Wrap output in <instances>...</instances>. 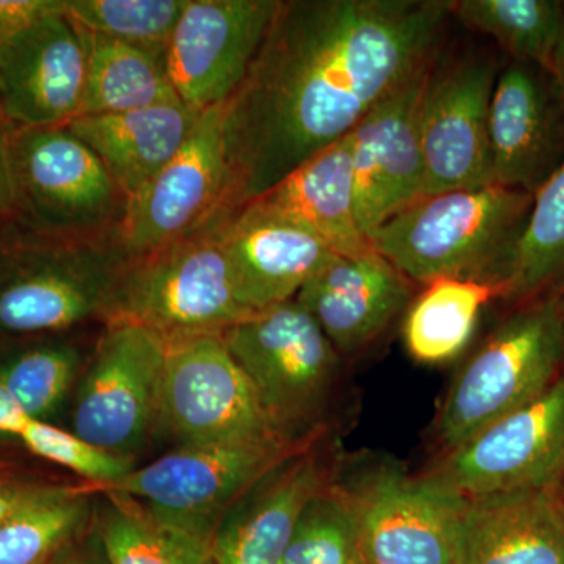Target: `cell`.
Instances as JSON below:
<instances>
[{"label":"cell","mask_w":564,"mask_h":564,"mask_svg":"<svg viewBox=\"0 0 564 564\" xmlns=\"http://www.w3.org/2000/svg\"><path fill=\"white\" fill-rule=\"evenodd\" d=\"M448 0H280L223 104L231 217L337 141L440 57Z\"/></svg>","instance_id":"1"},{"label":"cell","mask_w":564,"mask_h":564,"mask_svg":"<svg viewBox=\"0 0 564 564\" xmlns=\"http://www.w3.org/2000/svg\"><path fill=\"white\" fill-rule=\"evenodd\" d=\"M133 259L120 234L66 237L0 220V333L61 334L109 323Z\"/></svg>","instance_id":"2"},{"label":"cell","mask_w":564,"mask_h":564,"mask_svg":"<svg viewBox=\"0 0 564 564\" xmlns=\"http://www.w3.org/2000/svg\"><path fill=\"white\" fill-rule=\"evenodd\" d=\"M533 195L489 184L423 196L369 236L370 247L413 282L441 278L502 289Z\"/></svg>","instance_id":"3"},{"label":"cell","mask_w":564,"mask_h":564,"mask_svg":"<svg viewBox=\"0 0 564 564\" xmlns=\"http://www.w3.org/2000/svg\"><path fill=\"white\" fill-rule=\"evenodd\" d=\"M564 375V299L552 292L522 304L456 375L436 421L443 452L543 395Z\"/></svg>","instance_id":"4"},{"label":"cell","mask_w":564,"mask_h":564,"mask_svg":"<svg viewBox=\"0 0 564 564\" xmlns=\"http://www.w3.org/2000/svg\"><path fill=\"white\" fill-rule=\"evenodd\" d=\"M317 432L248 443L182 445L158 462L85 492L118 494L135 500L159 521L212 543L225 514L282 463L313 445Z\"/></svg>","instance_id":"5"},{"label":"cell","mask_w":564,"mask_h":564,"mask_svg":"<svg viewBox=\"0 0 564 564\" xmlns=\"http://www.w3.org/2000/svg\"><path fill=\"white\" fill-rule=\"evenodd\" d=\"M7 152L18 220L57 236L120 234L129 198L101 159L66 126L11 129Z\"/></svg>","instance_id":"6"},{"label":"cell","mask_w":564,"mask_h":564,"mask_svg":"<svg viewBox=\"0 0 564 564\" xmlns=\"http://www.w3.org/2000/svg\"><path fill=\"white\" fill-rule=\"evenodd\" d=\"M220 221L212 217L191 236L132 261L111 322L135 323L173 344L221 336L250 315L234 293Z\"/></svg>","instance_id":"7"},{"label":"cell","mask_w":564,"mask_h":564,"mask_svg":"<svg viewBox=\"0 0 564 564\" xmlns=\"http://www.w3.org/2000/svg\"><path fill=\"white\" fill-rule=\"evenodd\" d=\"M221 339L274 425L306 436L295 432L321 414L340 369V355L317 322L293 299L247 315Z\"/></svg>","instance_id":"8"},{"label":"cell","mask_w":564,"mask_h":564,"mask_svg":"<svg viewBox=\"0 0 564 564\" xmlns=\"http://www.w3.org/2000/svg\"><path fill=\"white\" fill-rule=\"evenodd\" d=\"M166 344L135 323H107L73 406V433L110 452L139 451L162 422Z\"/></svg>","instance_id":"9"},{"label":"cell","mask_w":564,"mask_h":564,"mask_svg":"<svg viewBox=\"0 0 564 564\" xmlns=\"http://www.w3.org/2000/svg\"><path fill=\"white\" fill-rule=\"evenodd\" d=\"M564 456V375L543 395L443 452L422 474L459 500L543 489Z\"/></svg>","instance_id":"10"},{"label":"cell","mask_w":564,"mask_h":564,"mask_svg":"<svg viewBox=\"0 0 564 564\" xmlns=\"http://www.w3.org/2000/svg\"><path fill=\"white\" fill-rule=\"evenodd\" d=\"M162 422L184 445L289 436L263 410L250 378L217 334L166 344Z\"/></svg>","instance_id":"11"},{"label":"cell","mask_w":564,"mask_h":564,"mask_svg":"<svg viewBox=\"0 0 564 564\" xmlns=\"http://www.w3.org/2000/svg\"><path fill=\"white\" fill-rule=\"evenodd\" d=\"M497 63L469 55L433 63L423 91V196L494 184L489 109Z\"/></svg>","instance_id":"12"},{"label":"cell","mask_w":564,"mask_h":564,"mask_svg":"<svg viewBox=\"0 0 564 564\" xmlns=\"http://www.w3.org/2000/svg\"><path fill=\"white\" fill-rule=\"evenodd\" d=\"M344 488L369 564H458L463 500L391 464Z\"/></svg>","instance_id":"13"},{"label":"cell","mask_w":564,"mask_h":564,"mask_svg":"<svg viewBox=\"0 0 564 564\" xmlns=\"http://www.w3.org/2000/svg\"><path fill=\"white\" fill-rule=\"evenodd\" d=\"M278 7L280 0H188L165 50L177 98L199 113L228 101Z\"/></svg>","instance_id":"14"},{"label":"cell","mask_w":564,"mask_h":564,"mask_svg":"<svg viewBox=\"0 0 564 564\" xmlns=\"http://www.w3.org/2000/svg\"><path fill=\"white\" fill-rule=\"evenodd\" d=\"M226 177L218 106L204 111L184 147L129 202L120 239L133 261L191 236L217 215Z\"/></svg>","instance_id":"15"},{"label":"cell","mask_w":564,"mask_h":564,"mask_svg":"<svg viewBox=\"0 0 564 564\" xmlns=\"http://www.w3.org/2000/svg\"><path fill=\"white\" fill-rule=\"evenodd\" d=\"M433 63L378 104L351 132L356 212L367 240L423 198L421 110Z\"/></svg>","instance_id":"16"},{"label":"cell","mask_w":564,"mask_h":564,"mask_svg":"<svg viewBox=\"0 0 564 564\" xmlns=\"http://www.w3.org/2000/svg\"><path fill=\"white\" fill-rule=\"evenodd\" d=\"M85 51L68 14H54L0 43V124L54 128L84 107Z\"/></svg>","instance_id":"17"},{"label":"cell","mask_w":564,"mask_h":564,"mask_svg":"<svg viewBox=\"0 0 564 564\" xmlns=\"http://www.w3.org/2000/svg\"><path fill=\"white\" fill-rule=\"evenodd\" d=\"M492 182L534 195L564 163V101L547 70L511 62L489 109Z\"/></svg>","instance_id":"18"},{"label":"cell","mask_w":564,"mask_h":564,"mask_svg":"<svg viewBox=\"0 0 564 564\" xmlns=\"http://www.w3.org/2000/svg\"><path fill=\"white\" fill-rule=\"evenodd\" d=\"M413 299V281L372 247L337 256L295 296L340 358L373 344Z\"/></svg>","instance_id":"19"},{"label":"cell","mask_w":564,"mask_h":564,"mask_svg":"<svg viewBox=\"0 0 564 564\" xmlns=\"http://www.w3.org/2000/svg\"><path fill=\"white\" fill-rule=\"evenodd\" d=\"M220 243L237 302L250 313L295 299L340 256L313 232L248 209L221 218Z\"/></svg>","instance_id":"20"},{"label":"cell","mask_w":564,"mask_h":564,"mask_svg":"<svg viewBox=\"0 0 564 564\" xmlns=\"http://www.w3.org/2000/svg\"><path fill=\"white\" fill-rule=\"evenodd\" d=\"M332 481L315 443L282 463L221 519L210 543L215 564H281L304 507Z\"/></svg>","instance_id":"21"},{"label":"cell","mask_w":564,"mask_h":564,"mask_svg":"<svg viewBox=\"0 0 564 564\" xmlns=\"http://www.w3.org/2000/svg\"><path fill=\"white\" fill-rule=\"evenodd\" d=\"M240 209L292 223L313 232L339 254L370 247L356 212L351 133Z\"/></svg>","instance_id":"22"},{"label":"cell","mask_w":564,"mask_h":564,"mask_svg":"<svg viewBox=\"0 0 564 564\" xmlns=\"http://www.w3.org/2000/svg\"><path fill=\"white\" fill-rule=\"evenodd\" d=\"M202 115L173 101L120 113L80 115L66 128L101 159L131 202L184 147Z\"/></svg>","instance_id":"23"},{"label":"cell","mask_w":564,"mask_h":564,"mask_svg":"<svg viewBox=\"0 0 564 564\" xmlns=\"http://www.w3.org/2000/svg\"><path fill=\"white\" fill-rule=\"evenodd\" d=\"M458 564H564V527L544 489L463 500Z\"/></svg>","instance_id":"24"},{"label":"cell","mask_w":564,"mask_h":564,"mask_svg":"<svg viewBox=\"0 0 564 564\" xmlns=\"http://www.w3.org/2000/svg\"><path fill=\"white\" fill-rule=\"evenodd\" d=\"M74 25L85 51L80 115L120 113L181 101L166 74L165 54Z\"/></svg>","instance_id":"25"},{"label":"cell","mask_w":564,"mask_h":564,"mask_svg":"<svg viewBox=\"0 0 564 564\" xmlns=\"http://www.w3.org/2000/svg\"><path fill=\"white\" fill-rule=\"evenodd\" d=\"M496 299H502L496 282L458 278L429 282L404 313V347L422 364L452 361L473 339L486 304Z\"/></svg>","instance_id":"26"},{"label":"cell","mask_w":564,"mask_h":564,"mask_svg":"<svg viewBox=\"0 0 564 564\" xmlns=\"http://www.w3.org/2000/svg\"><path fill=\"white\" fill-rule=\"evenodd\" d=\"M564 288V163L533 195L524 231L502 282V300L522 304Z\"/></svg>","instance_id":"27"},{"label":"cell","mask_w":564,"mask_h":564,"mask_svg":"<svg viewBox=\"0 0 564 564\" xmlns=\"http://www.w3.org/2000/svg\"><path fill=\"white\" fill-rule=\"evenodd\" d=\"M451 17L491 36L513 62L551 73L564 33L560 0H448Z\"/></svg>","instance_id":"28"},{"label":"cell","mask_w":564,"mask_h":564,"mask_svg":"<svg viewBox=\"0 0 564 564\" xmlns=\"http://www.w3.org/2000/svg\"><path fill=\"white\" fill-rule=\"evenodd\" d=\"M84 488H39L0 524V564H50L91 524Z\"/></svg>","instance_id":"29"},{"label":"cell","mask_w":564,"mask_h":564,"mask_svg":"<svg viewBox=\"0 0 564 564\" xmlns=\"http://www.w3.org/2000/svg\"><path fill=\"white\" fill-rule=\"evenodd\" d=\"M102 496L95 522L111 564H215L207 541L159 521L129 497Z\"/></svg>","instance_id":"30"},{"label":"cell","mask_w":564,"mask_h":564,"mask_svg":"<svg viewBox=\"0 0 564 564\" xmlns=\"http://www.w3.org/2000/svg\"><path fill=\"white\" fill-rule=\"evenodd\" d=\"M281 564H369L344 485L332 481L304 507Z\"/></svg>","instance_id":"31"},{"label":"cell","mask_w":564,"mask_h":564,"mask_svg":"<svg viewBox=\"0 0 564 564\" xmlns=\"http://www.w3.org/2000/svg\"><path fill=\"white\" fill-rule=\"evenodd\" d=\"M188 0H66L74 24L143 50L165 54Z\"/></svg>","instance_id":"32"},{"label":"cell","mask_w":564,"mask_h":564,"mask_svg":"<svg viewBox=\"0 0 564 564\" xmlns=\"http://www.w3.org/2000/svg\"><path fill=\"white\" fill-rule=\"evenodd\" d=\"M82 364L73 344L47 343L11 359L0 378L33 421L51 414L68 395Z\"/></svg>","instance_id":"33"},{"label":"cell","mask_w":564,"mask_h":564,"mask_svg":"<svg viewBox=\"0 0 564 564\" xmlns=\"http://www.w3.org/2000/svg\"><path fill=\"white\" fill-rule=\"evenodd\" d=\"M20 437L32 454L61 464L87 478L93 486L111 484L135 469L132 458L110 454L82 440L77 434L50 423L32 419Z\"/></svg>","instance_id":"34"},{"label":"cell","mask_w":564,"mask_h":564,"mask_svg":"<svg viewBox=\"0 0 564 564\" xmlns=\"http://www.w3.org/2000/svg\"><path fill=\"white\" fill-rule=\"evenodd\" d=\"M66 13V0H0V43L36 22Z\"/></svg>","instance_id":"35"},{"label":"cell","mask_w":564,"mask_h":564,"mask_svg":"<svg viewBox=\"0 0 564 564\" xmlns=\"http://www.w3.org/2000/svg\"><path fill=\"white\" fill-rule=\"evenodd\" d=\"M50 564H111L101 533L96 527L95 514L91 524L68 544L63 545Z\"/></svg>","instance_id":"36"},{"label":"cell","mask_w":564,"mask_h":564,"mask_svg":"<svg viewBox=\"0 0 564 564\" xmlns=\"http://www.w3.org/2000/svg\"><path fill=\"white\" fill-rule=\"evenodd\" d=\"M31 421L0 378V433L20 437Z\"/></svg>","instance_id":"37"},{"label":"cell","mask_w":564,"mask_h":564,"mask_svg":"<svg viewBox=\"0 0 564 564\" xmlns=\"http://www.w3.org/2000/svg\"><path fill=\"white\" fill-rule=\"evenodd\" d=\"M36 489L39 488L17 484V481L0 475V524L13 514L21 505L28 502Z\"/></svg>","instance_id":"38"},{"label":"cell","mask_w":564,"mask_h":564,"mask_svg":"<svg viewBox=\"0 0 564 564\" xmlns=\"http://www.w3.org/2000/svg\"><path fill=\"white\" fill-rule=\"evenodd\" d=\"M13 215V185L7 152V129L0 124V220Z\"/></svg>","instance_id":"39"},{"label":"cell","mask_w":564,"mask_h":564,"mask_svg":"<svg viewBox=\"0 0 564 564\" xmlns=\"http://www.w3.org/2000/svg\"><path fill=\"white\" fill-rule=\"evenodd\" d=\"M545 496L554 508L556 518L560 519L564 527V456L560 466L556 467L551 480L544 486Z\"/></svg>","instance_id":"40"},{"label":"cell","mask_w":564,"mask_h":564,"mask_svg":"<svg viewBox=\"0 0 564 564\" xmlns=\"http://www.w3.org/2000/svg\"><path fill=\"white\" fill-rule=\"evenodd\" d=\"M551 74L552 77H554L556 87H558L560 95H562L564 101V33L562 41H560L558 50H556Z\"/></svg>","instance_id":"41"}]
</instances>
